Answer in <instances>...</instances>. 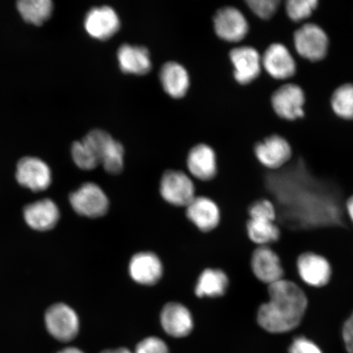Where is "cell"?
Here are the masks:
<instances>
[{
    "label": "cell",
    "mask_w": 353,
    "mask_h": 353,
    "mask_svg": "<svg viewBox=\"0 0 353 353\" xmlns=\"http://www.w3.org/2000/svg\"><path fill=\"white\" fill-rule=\"evenodd\" d=\"M269 300L259 308L257 321L268 332H289L301 323L307 308L304 291L294 282L282 279L268 285Z\"/></svg>",
    "instance_id": "1"
},
{
    "label": "cell",
    "mask_w": 353,
    "mask_h": 353,
    "mask_svg": "<svg viewBox=\"0 0 353 353\" xmlns=\"http://www.w3.org/2000/svg\"><path fill=\"white\" fill-rule=\"evenodd\" d=\"M249 215L247 232L251 241L259 246H268L279 240L281 232L275 223L276 209L270 201H255L250 207Z\"/></svg>",
    "instance_id": "2"
},
{
    "label": "cell",
    "mask_w": 353,
    "mask_h": 353,
    "mask_svg": "<svg viewBox=\"0 0 353 353\" xmlns=\"http://www.w3.org/2000/svg\"><path fill=\"white\" fill-rule=\"evenodd\" d=\"M95 154L99 165L110 174H118L123 169L125 149L108 132L94 130L82 139Z\"/></svg>",
    "instance_id": "3"
},
{
    "label": "cell",
    "mask_w": 353,
    "mask_h": 353,
    "mask_svg": "<svg viewBox=\"0 0 353 353\" xmlns=\"http://www.w3.org/2000/svg\"><path fill=\"white\" fill-rule=\"evenodd\" d=\"M44 322L48 334L61 343L72 342L79 332L77 313L65 303H56L48 308Z\"/></svg>",
    "instance_id": "4"
},
{
    "label": "cell",
    "mask_w": 353,
    "mask_h": 353,
    "mask_svg": "<svg viewBox=\"0 0 353 353\" xmlns=\"http://www.w3.org/2000/svg\"><path fill=\"white\" fill-rule=\"evenodd\" d=\"M294 43L298 54L312 63L323 60L327 55L328 35L319 25L307 23L301 26L294 32Z\"/></svg>",
    "instance_id": "5"
},
{
    "label": "cell",
    "mask_w": 353,
    "mask_h": 353,
    "mask_svg": "<svg viewBox=\"0 0 353 353\" xmlns=\"http://www.w3.org/2000/svg\"><path fill=\"white\" fill-rule=\"evenodd\" d=\"M70 203L78 214L90 219L103 217L109 210L108 196L94 183H83L70 194Z\"/></svg>",
    "instance_id": "6"
},
{
    "label": "cell",
    "mask_w": 353,
    "mask_h": 353,
    "mask_svg": "<svg viewBox=\"0 0 353 353\" xmlns=\"http://www.w3.org/2000/svg\"><path fill=\"white\" fill-rule=\"evenodd\" d=\"M161 195L176 206H188L195 196V186L190 176L180 170H168L160 184Z\"/></svg>",
    "instance_id": "7"
},
{
    "label": "cell",
    "mask_w": 353,
    "mask_h": 353,
    "mask_svg": "<svg viewBox=\"0 0 353 353\" xmlns=\"http://www.w3.org/2000/svg\"><path fill=\"white\" fill-rule=\"evenodd\" d=\"M271 103L278 117L286 121H295L304 116L305 94L299 85L285 83L273 92Z\"/></svg>",
    "instance_id": "8"
},
{
    "label": "cell",
    "mask_w": 353,
    "mask_h": 353,
    "mask_svg": "<svg viewBox=\"0 0 353 353\" xmlns=\"http://www.w3.org/2000/svg\"><path fill=\"white\" fill-rule=\"evenodd\" d=\"M214 28L219 38L229 43H238L249 32V23L243 13L235 7H224L215 13Z\"/></svg>",
    "instance_id": "9"
},
{
    "label": "cell",
    "mask_w": 353,
    "mask_h": 353,
    "mask_svg": "<svg viewBox=\"0 0 353 353\" xmlns=\"http://www.w3.org/2000/svg\"><path fill=\"white\" fill-rule=\"evenodd\" d=\"M16 179L21 186L33 192H41L50 186L52 172L41 159L26 157L17 164Z\"/></svg>",
    "instance_id": "10"
},
{
    "label": "cell",
    "mask_w": 353,
    "mask_h": 353,
    "mask_svg": "<svg viewBox=\"0 0 353 353\" xmlns=\"http://www.w3.org/2000/svg\"><path fill=\"white\" fill-rule=\"evenodd\" d=\"M121 28V20L112 7L92 8L87 12L85 29L90 37L98 41H108Z\"/></svg>",
    "instance_id": "11"
},
{
    "label": "cell",
    "mask_w": 353,
    "mask_h": 353,
    "mask_svg": "<svg viewBox=\"0 0 353 353\" xmlns=\"http://www.w3.org/2000/svg\"><path fill=\"white\" fill-rule=\"evenodd\" d=\"M229 57L234 69V78L240 85H249L261 73L262 59L254 48L236 47L230 51Z\"/></svg>",
    "instance_id": "12"
},
{
    "label": "cell",
    "mask_w": 353,
    "mask_h": 353,
    "mask_svg": "<svg viewBox=\"0 0 353 353\" xmlns=\"http://www.w3.org/2000/svg\"><path fill=\"white\" fill-rule=\"evenodd\" d=\"M254 154L259 161L268 169L277 170L290 160L292 148L283 137L274 134L256 144Z\"/></svg>",
    "instance_id": "13"
},
{
    "label": "cell",
    "mask_w": 353,
    "mask_h": 353,
    "mask_svg": "<svg viewBox=\"0 0 353 353\" xmlns=\"http://www.w3.org/2000/svg\"><path fill=\"white\" fill-rule=\"evenodd\" d=\"M297 269L304 283L316 288L327 285L332 275L328 260L323 256L312 252L299 256Z\"/></svg>",
    "instance_id": "14"
},
{
    "label": "cell",
    "mask_w": 353,
    "mask_h": 353,
    "mask_svg": "<svg viewBox=\"0 0 353 353\" xmlns=\"http://www.w3.org/2000/svg\"><path fill=\"white\" fill-rule=\"evenodd\" d=\"M261 59L262 66L272 78L282 81L293 77L296 73V63L284 44L272 43Z\"/></svg>",
    "instance_id": "15"
},
{
    "label": "cell",
    "mask_w": 353,
    "mask_h": 353,
    "mask_svg": "<svg viewBox=\"0 0 353 353\" xmlns=\"http://www.w3.org/2000/svg\"><path fill=\"white\" fill-rule=\"evenodd\" d=\"M251 268L258 280L270 285L283 279L279 256L268 246H259L251 258Z\"/></svg>",
    "instance_id": "16"
},
{
    "label": "cell",
    "mask_w": 353,
    "mask_h": 353,
    "mask_svg": "<svg viewBox=\"0 0 353 353\" xmlns=\"http://www.w3.org/2000/svg\"><path fill=\"white\" fill-rule=\"evenodd\" d=\"M161 323L165 333L174 338L188 336L194 327L191 312L179 303H169L163 307Z\"/></svg>",
    "instance_id": "17"
},
{
    "label": "cell",
    "mask_w": 353,
    "mask_h": 353,
    "mask_svg": "<svg viewBox=\"0 0 353 353\" xmlns=\"http://www.w3.org/2000/svg\"><path fill=\"white\" fill-rule=\"evenodd\" d=\"M129 272L132 279L137 283L152 285L161 280L163 276V265L156 254L140 252L132 256Z\"/></svg>",
    "instance_id": "18"
},
{
    "label": "cell",
    "mask_w": 353,
    "mask_h": 353,
    "mask_svg": "<svg viewBox=\"0 0 353 353\" xmlns=\"http://www.w3.org/2000/svg\"><path fill=\"white\" fill-rule=\"evenodd\" d=\"M187 166L190 173L201 181H210L217 174V157L209 145L201 143L189 152Z\"/></svg>",
    "instance_id": "19"
},
{
    "label": "cell",
    "mask_w": 353,
    "mask_h": 353,
    "mask_svg": "<svg viewBox=\"0 0 353 353\" xmlns=\"http://www.w3.org/2000/svg\"><path fill=\"white\" fill-rule=\"evenodd\" d=\"M187 216L192 223L202 232H210L218 227L220 222L219 206L211 199L195 197L187 206Z\"/></svg>",
    "instance_id": "20"
},
{
    "label": "cell",
    "mask_w": 353,
    "mask_h": 353,
    "mask_svg": "<svg viewBox=\"0 0 353 353\" xmlns=\"http://www.w3.org/2000/svg\"><path fill=\"white\" fill-rule=\"evenodd\" d=\"M26 223L34 230L48 231L56 226L60 218L59 207L50 199L39 201L26 207Z\"/></svg>",
    "instance_id": "21"
},
{
    "label": "cell",
    "mask_w": 353,
    "mask_h": 353,
    "mask_svg": "<svg viewBox=\"0 0 353 353\" xmlns=\"http://www.w3.org/2000/svg\"><path fill=\"white\" fill-rule=\"evenodd\" d=\"M119 66L123 73L143 76L152 69L150 52L143 46L122 44L117 52Z\"/></svg>",
    "instance_id": "22"
},
{
    "label": "cell",
    "mask_w": 353,
    "mask_h": 353,
    "mask_svg": "<svg viewBox=\"0 0 353 353\" xmlns=\"http://www.w3.org/2000/svg\"><path fill=\"white\" fill-rule=\"evenodd\" d=\"M160 81L163 90L173 99H182L190 87V77L183 65L169 61L162 65Z\"/></svg>",
    "instance_id": "23"
},
{
    "label": "cell",
    "mask_w": 353,
    "mask_h": 353,
    "mask_svg": "<svg viewBox=\"0 0 353 353\" xmlns=\"http://www.w3.org/2000/svg\"><path fill=\"white\" fill-rule=\"evenodd\" d=\"M229 285L228 277L220 269L208 268L198 278L196 295L200 298H217L227 292Z\"/></svg>",
    "instance_id": "24"
},
{
    "label": "cell",
    "mask_w": 353,
    "mask_h": 353,
    "mask_svg": "<svg viewBox=\"0 0 353 353\" xmlns=\"http://www.w3.org/2000/svg\"><path fill=\"white\" fill-rule=\"evenodd\" d=\"M17 8L22 19L39 26L50 19L54 3L51 0H21L17 3Z\"/></svg>",
    "instance_id": "25"
},
{
    "label": "cell",
    "mask_w": 353,
    "mask_h": 353,
    "mask_svg": "<svg viewBox=\"0 0 353 353\" xmlns=\"http://www.w3.org/2000/svg\"><path fill=\"white\" fill-rule=\"evenodd\" d=\"M330 105L339 117L353 121V83H344L331 96Z\"/></svg>",
    "instance_id": "26"
},
{
    "label": "cell",
    "mask_w": 353,
    "mask_h": 353,
    "mask_svg": "<svg viewBox=\"0 0 353 353\" xmlns=\"http://www.w3.org/2000/svg\"><path fill=\"white\" fill-rule=\"evenodd\" d=\"M72 159L79 169L92 170L99 165L98 158L83 140L74 143L72 147Z\"/></svg>",
    "instance_id": "27"
},
{
    "label": "cell",
    "mask_w": 353,
    "mask_h": 353,
    "mask_svg": "<svg viewBox=\"0 0 353 353\" xmlns=\"http://www.w3.org/2000/svg\"><path fill=\"white\" fill-rule=\"evenodd\" d=\"M319 4L317 0H289L285 10L290 20L299 22L310 17Z\"/></svg>",
    "instance_id": "28"
},
{
    "label": "cell",
    "mask_w": 353,
    "mask_h": 353,
    "mask_svg": "<svg viewBox=\"0 0 353 353\" xmlns=\"http://www.w3.org/2000/svg\"><path fill=\"white\" fill-rule=\"evenodd\" d=\"M246 3L259 19L269 20L275 15L281 2L278 0H249Z\"/></svg>",
    "instance_id": "29"
},
{
    "label": "cell",
    "mask_w": 353,
    "mask_h": 353,
    "mask_svg": "<svg viewBox=\"0 0 353 353\" xmlns=\"http://www.w3.org/2000/svg\"><path fill=\"white\" fill-rule=\"evenodd\" d=\"M134 353H170L165 341L157 337H148L136 347Z\"/></svg>",
    "instance_id": "30"
},
{
    "label": "cell",
    "mask_w": 353,
    "mask_h": 353,
    "mask_svg": "<svg viewBox=\"0 0 353 353\" xmlns=\"http://www.w3.org/2000/svg\"><path fill=\"white\" fill-rule=\"evenodd\" d=\"M290 353H322L319 347L304 337L295 339L291 344Z\"/></svg>",
    "instance_id": "31"
},
{
    "label": "cell",
    "mask_w": 353,
    "mask_h": 353,
    "mask_svg": "<svg viewBox=\"0 0 353 353\" xmlns=\"http://www.w3.org/2000/svg\"><path fill=\"white\" fill-rule=\"evenodd\" d=\"M343 339L348 353H353V312L343 325Z\"/></svg>",
    "instance_id": "32"
},
{
    "label": "cell",
    "mask_w": 353,
    "mask_h": 353,
    "mask_svg": "<svg viewBox=\"0 0 353 353\" xmlns=\"http://www.w3.org/2000/svg\"><path fill=\"white\" fill-rule=\"evenodd\" d=\"M100 353H132L126 347H118L114 348V350H107Z\"/></svg>",
    "instance_id": "33"
},
{
    "label": "cell",
    "mask_w": 353,
    "mask_h": 353,
    "mask_svg": "<svg viewBox=\"0 0 353 353\" xmlns=\"http://www.w3.org/2000/svg\"><path fill=\"white\" fill-rule=\"evenodd\" d=\"M347 210L353 222V195L347 201Z\"/></svg>",
    "instance_id": "34"
},
{
    "label": "cell",
    "mask_w": 353,
    "mask_h": 353,
    "mask_svg": "<svg viewBox=\"0 0 353 353\" xmlns=\"http://www.w3.org/2000/svg\"><path fill=\"white\" fill-rule=\"evenodd\" d=\"M57 353H85V352H83L82 350H79L78 347H68L63 348V350H61V351L57 352Z\"/></svg>",
    "instance_id": "35"
}]
</instances>
